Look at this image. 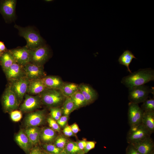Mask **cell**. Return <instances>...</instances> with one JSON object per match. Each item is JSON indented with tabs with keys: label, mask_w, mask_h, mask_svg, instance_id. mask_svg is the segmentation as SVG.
Segmentation results:
<instances>
[{
	"label": "cell",
	"mask_w": 154,
	"mask_h": 154,
	"mask_svg": "<svg viewBox=\"0 0 154 154\" xmlns=\"http://www.w3.org/2000/svg\"><path fill=\"white\" fill-rule=\"evenodd\" d=\"M154 80V70L151 68L140 69L127 76L123 77L121 83L128 89L144 85Z\"/></svg>",
	"instance_id": "6da1fadb"
},
{
	"label": "cell",
	"mask_w": 154,
	"mask_h": 154,
	"mask_svg": "<svg viewBox=\"0 0 154 154\" xmlns=\"http://www.w3.org/2000/svg\"><path fill=\"white\" fill-rule=\"evenodd\" d=\"M15 27L18 31L19 35L27 41L25 46L30 50L35 49L45 44L44 40L37 31L30 27H23L15 25Z\"/></svg>",
	"instance_id": "7a4b0ae2"
},
{
	"label": "cell",
	"mask_w": 154,
	"mask_h": 154,
	"mask_svg": "<svg viewBox=\"0 0 154 154\" xmlns=\"http://www.w3.org/2000/svg\"><path fill=\"white\" fill-rule=\"evenodd\" d=\"M42 104L49 107H57L63 103L65 97L60 90L46 88L38 95Z\"/></svg>",
	"instance_id": "3957f363"
},
{
	"label": "cell",
	"mask_w": 154,
	"mask_h": 154,
	"mask_svg": "<svg viewBox=\"0 0 154 154\" xmlns=\"http://www.w3.org/2000/svg\"><path fill=\"white\" fill-rule=\"evenodd\" d=\"M153 89L145 85L131 88L129 89L128 99L130 102L134 103H143L148 99L150 93H153Z\"/></svg>",
	"instance_id": "277c9868"
},
{
	"label": "cell",
	"mask_w": 154,
	"mask_h": 154,
	"mask_svg": "<svg viewBox=\"0 0 154 154\" xmlns=\"http://www.w3.org/2000/svg\"><path fill=\"white\" fill-rule=\"evenodd\" d=\"M1 103L3 111L5 113H10L19 107L20 102L10 86L6 89L3 93Z\"/></svg>",
	"instance_id": "5b68a950"
},
{
	"label": "cell",
	"mask_w": 154,
	"mask_h": 154,
	"mask_svg": "<svg viewBox=\"0 0 154 154\" xmlns=\"http://www.w3.org/2000/svg\"><path fill=\"white\" fill-rule=\"evenodd\" d=\"M151 134L141 123L130 127L127 135V141L129 144H132L150 137Z\"/></svg>",
	"instance_id": "8992f818"
},
{
	"label": "cell",
	"mask_w": 154,
	"mask_h": 154,
	"mask_svg": "<svg viewBox=\"0 0 154 154\" xmlns=\"http://www.w3.org/2000/svg\"><path fill=\"white\" fill-rule=\"evenodd\" d=\"M50 56V49L46 44L31 50L30 62L43 66Z\"/></svg>",
	"instance_id": "52a82bcc"
},
{
	"label": "cell",
	"mask_w": 154,
	"mask_h": 154,
	"mask_svg": "<svg viewBox=\"0 0 154 154\" xmlns=\"http://www.w3.org/2000/svg\"><path fill=\"white\" fill-rule=\"evenodd\" d=\"M30 81V80L24 76L11 82L9 86L12 90L16 94L20 103L27 92Z\"/></svg>",
	"instance_id": "ba28073f"
},
{
	"label": "cell",
	"mask_w": 154,
	"mask_h": 154,
	"mask_svg": "<svg viewBox=\"0 0 154 154\" xmlns=\"http://www.w3.org/2000/svg\"><path fill=\"white\" fill-rule=\"evenodd\" d=\"M144 112L138 104L130 102L128 104V122L130 127L141 123Z\"/></svg>",
	"instance_id": "9c48e42d"
},
{
	"label": "cell",
	"mask_w": 154,
	"mask_h": 154,
	"mask_svg": "<svg viewBox=\"0 0 154 154\" xmlns=\"http://www.w3.org/2000/svg\"><path fill=\"white\" fill-rule=\"evenodd\" d=\"M24 96L25 100L19 108L21 112H31L40 107L42 102L39 95L34 96L26 94Z\"/></svg>",
	"instance_id": "30bf717a"
},
{
	"label": "cell",
	"mask_w": 154,
	"mask_h": 154,
	"mask_svg": "<svg viewBox=\"0 0 154 154\" xmlns=\"http://www.w3.org/2000/svg\"><path fill=\"white\" fill-rule=\"evenodd\" d=\"M25 76L30 80L40 79L45 77L43 66L29 62L23 66Z\"/></svg>",
	"instance_id": "8fae6325"
},
{
	"label": "cell",
	"mask_w": 154,
	"mask_h": 154,
	"mask_svg": "<svg viewBox=\"0 0 154 154\" xmlns=\"http://www.w3.org/2000/svg\"><path fill=\"white\" fill-rule=\"evenodd\" d=\"M45 119L44 111L38 110L30 112L25 117L24 123L27 127H38L42 124Z\"/></svg>",
	"instance_id": "7c38bea8"
},
{
	"label": "cell",
	"mask_w": 154,
	"mask_h": 154,
	"mask_svg": "<svg viewBox=\"0 0 154 154\" xmlns=\"http://www.w3.org/2000/svg\"><path fill=\"white\" fill-rule=\"evenodd\" d=\"M13 56L15 61L24 66L30 62L31 58V50L24 46L16 48L9 51Z\"/></svg>",
	"instance_id": "4fadbf2b"
},
{
	"label": "cell",
	"mask_w": 154,
	"mask_h": 154,
	"mask_svg": "<svg viewBox=\"0 0 154 154\" xmlns=\"http://www.w3.org/2000/svg\"><path fill=\"white\" fill-rule=\"evenodd\" d=\"M16 2L15 0H5L1 1L0 12L7 20L11 21L14 18Z\"/></svg>",
	"instance_id": "5bb4252c"
},
{
	"label": "cell",
	"mask_w": 154,
	"mask_h": 154,
	"mask_svg": "<svg viewBox=\"0 0 154 154\" xmlns=\"http://www.w3.org/2000/svg\"><path fill=\"white\" fill-rule=\"evenodd\" d=\"M23 66L15 62L5 72L7 79L12 82L25 76Z\"/></svg>",
	"instance_id": "9a60e30c"
},
{
	"label": "cell",
	"mask_w": 154,
	"mask_h": 154,
	"mask_svg": "<svg viewBox=\"0 0 154 154\" xmlns=\"http://www.w3.org/2000/svg\"><path fill=\"white\" fill-rule=\"evenodd\" d=\"M130 144L141 154H150L154 151V141L151 137Z\"/></svg>",
	"instance_id": "2e32d148"
},
{
	"label": "cell",
	"mask_w": 154,
	"mask_h": 154,
	"mask_svg": "<svg viewBox=\"0 0 154 154\" xmlns=\"http://www.w3.org/2000/svg\"><path fill=\"white\" fill-rule=\"evenodd\" d=\"M15 142L27 153L29 154L33 148V145L24 130L21 129L15 137Z\"/></svg>",
	"instance_id": "e0dca14e"
},
{
	"label": "cell",
	"mask_w": 154,
	"mask_h": 154,
	"mask_svg": "<svg viewBox=\"0 0 154 154\" xmlns=\"http://www.w3.org/2000/svg\"><path fill=\"white\" fill-rule=\"evenodd\" d=\"M79 89L84 96L88 104L94 102L98 97L96 91L90 86L82 84L78 86Z\"/></svg>",
	"instance_id": "ac0fdd59"
},
{
	"label": "cell",
	"mask_w": 154,
	"mask_h": 154,
	"mask_svg": "<svg viewBox=\"0 0 154 154\" xmlns=\"http://www.w3.org/2000/svg\"><path fill=\"white\" fill-rule=\"evenodd\" d=\"M47 88L60 90L64 82L59 77L55 76H45L41 79Z\"/></svg>",
	"instance_id": "d6986e66"
},
{
	"label": "cell",
	"mask_w": 154,
	"mask_h": 154,
	"mask_svg": "<svg viewBox=\"0 0 154 154\" xmlns=\"http://www.w3.org/2000/svg\"><path fill=\"white\" fill-rule=\"evenodd\" d=\"M46 88L41 79L30 80L27 93L31 95H37Z\"/></svg>",
	"instance_id": "ffe728a7"
},
{
	"label": "cell",
	"mask_w": 154,
	"mask_h": 154,
	"mask_svg": "<svg viewBox=\"0 0 154 154\" xmlns=\"http://www.w3.org/2000/svg\"><path fill=\"white\" fill-rule=\"evenodd\" d=\"M141 124L151 134L154 131V111L144 112Z\"/></svg>",
	"instance_id": "44dd1931"
},
{
	"label": "cell",
	"mask_w": 154,
	"mask_h": 154,
	"mask_svg": "<svg viewBox=\"0 0 154 154\" xmlns=\"http://www.w3.org/2000/svg\"><path fill=\"white\" fill-rule=\"evenodd\" d=\"M133 58L136 59L137 58L131 51L126 50L119 56L118 61L120 64L126 66L128 71L131 73L129 65Z\"/></svg>",
	"instance_id": "7402d4cb"
},
{
	"label": "cell",
	"mask_w": 154,
	"mask_h": 154,
	"mask_svg": "<svg viewBox=\"0 0 154 154\" xmlns=\"http://www.w3.org/2000/svg\"><path fill=\"white\" fill-rule=\"evenodd\" d=\"M56 136L55 131L50 128L46 127L41 130L40 140L45 143L52 142Z\"/></svg>",
	"instance_id": "603a6c76"
},
{
	"label": "cell",
	"mask_w": 154,
	"mask_h": 154,
	"mask_svg": "<svg viewBox=\"0 0 154 154\" xmlns=\"http://www.w3.org/2000/svg\"><path fill=\"white\" fill-rule=\"evenodd\" d=\"M79 90L78 86L74 83H64L60 90L65 97H70Z\"/></svg>",
	"instance_id": "cb8c5ba5"
},
{
	"label": "cell",
	"mask_w": 154,
	"mask_h": 154,
	"mask_svg": "<svg viewBox=\"0 0 154 154\" xmlns=\"http://www.w3.org/2000/svg\"><path fill=\"white\" fill-rule=\"evenodd\" d=\"M0 60L4 72L15 62L13 56L9 51L2 53L0 56Z\"/></svg>",
	"instance_id": "d4e9b609"
},
{
	"label": "cell",
	"mask_w": 154,
	"mask_h": 154,
	"mask_svg": "<svg viewBox=\"0 0 154 154\" xmlns=\"http://www.w3.org/2000/svg\"><path fill=\"white\" fill-rule=\"evenodd\" d=\"M70 97L76 109L88 105L86 99L79 89Z\"/></svg>",
	"instance_id": "484cf974"
},
{
	"label": "cell",
	"mask_w": 154,
	"mask_h": 154,
	"mask_svg": "<svg viewBox=\"0 0 154 154\" xmlns=\"http://www.w3.org/2000/svg\"><path fill=\"white\" fill-rule=\"evenodd\" d=\"M76 109L74 104L70 97H66L63 102L62 110L64 115L68 116Z\"/></svg>",
	"instance_id": "4316f807"
},
{
	"label": "cell",
	"mask_w": 154,
	"mask_h": 154,
	"mask_svg": "<svg viewBox=\"0 0 154 154\" xmlns=\"http://www.w3.org/2000/svg\"><path fill=\"white\" fill-rule=\"evenodd\" d=\"M64 150V152L66 154H77L81 150L78 147L77 143L72 141L66 143Z\"/></svg>",
	"instance_id": "83f0119b"
},
{
	"label": "cell",
	"mask_w": 154,
	"mask_h": 154,
	"mask_svg": "<svg viewBox=\"0 0 154 154\" xmlns=\"http://www.w3.org/2000/svg\"><path fill=\"white\" fill-rule=\"evenodd\" d=\"M141 108L144 112L154 111V98L146 100L143 102Z\"/></svg>",
	"instance_id": "f1b7e54d"
},
{
	"label": "cell",
	"mask_w": 154,
	"mask_h": 154,
	"mask_svg": "<svg viewBox=\"0 0 154 154\" xmlns=\"http://www.w3.org/2000/svg\"><path fill=\"white\" fill-rule=\"evenodd\" d=\"M42 147L47 152L52 153H59L63 151V149L58 147L54 144L44 143L42 145Z\"/></svg>",
	"instance_id": "f546056e"
},
{
	"label": "cell",
	"mask_w": 154,
	"mask_h": 154,
	"mask_svg": "<svg viewBox=\"0 0 154 154\" xmlns=\"http://www.w3.org/2000/svg\"><path fill=\"white\" fill-rule=\"evenodd\" d=\"M24 131L33 145H36L39 142L40 140L35 136L32 127L26 128Z\"/></svg>",
	"instance_id": "4dcf8cb0"
},
{
	"label": "cell",
	"mask_w": 154,
	"mask_h": 154,
	"mask_svg": "<svg viewBox=\"0 0 154 154\" xmlns=\"http://www.w3.org/2000/svg\"><path fill=\"white\" fill-rule=\"evenodd\" d=\"M62 113V110L57 107L51 108L50 109V114L51 117L56 121L61 117Z\"/></svg>",
	"instance_id": "1f68e13d"
},
{
	"label": "cell",
	"mask_w": 154,
	"mask_h": 154,
	"mask_svg": "<svg viewBox=\"0 0 154 154\" xmlns=\"http://www.w3.org/2000/svg\"><path fill=\"white\" fill-rule=\"evenodd\" d=\"M10 113L11 119L12 121L15 122L19 121L22 117V112L20 110H15Z\"/></svg>",
	"instance_id": "d6a6232c"
},
{
	"label": "cell",
	"mask_w": 154,
	"mask_h": 154,
	"mask_svg": "<svg viewBox=\"0 0 154 154\" xmlns=\"http://www.w3.org/2000/svg\"><path fill=\"white\" fill-rule=\"evenodd\" d=\"M67 140L65 137L60 136L55 140L54 145L58 147L63 149L67 143Z\"/></svg>",
	"instance_id": "836d02e7"
},
{
	"label": "cell",
	"mask_w": 154,
	"mask_h": 154,
	"mask_svg": "<svg viewBox=\"0 0 154 154\" xmlns=\"http://www.w3.org/2000/svg\"><path fill=\"white\" fill-rule=\"evenodd\" d=\"M47 121L50 128L55 131L59 132L60 129L59 126L56 120L51 117H48Z\"/></svg>",
	"instance_id": "e575fe53"
},
{
	"label": "cell",
	"mask_w": 154,
	"mask_h": 154,
	"mask_svg": "<svg viewBox=\"0 0 154 154\" xmlns=\"http://www.w3.org/2000/svg\"><path fill=\"white\" fill-rule=\"evenodd\" d=\"M96 142L94 141H87L86 146L84 149V152L87 153L91 150L94 149L96 145Z\"/></svg>",
	"instance_id": "d590c367"
},
{
	"label": "cell",
	"mask_w": 154,
	"mask_h": 154,
	"mask_svg": "<svg viewBox=\"0 0 154 154\" xmlns=\"http://www.w3.org/2000/svg\"><path fill=\"white\" fill-rule=\"evenodd\" d=\"M68 119V116L64 115L61 116L60 118L57 121V122L59 126L60 127H63L64 126L66 123Z\"/></svg>",
	"instance_id": "8d00e7d4"
},
{
	"label": "cell",
	"mask_w": 154,
	"mask_h": 154,
	"mask_svg": "<svg viewBox=\"0 0 154 154\" xmlns=\"http://www.w3.org/2000/svg\"><path fill=\"white\" fill-rule=\"evenodd\" d=\"M126 154H141L131 144H129L126 149Z\"/></svg>",
	"instance_id": "74e56055"
},
{
	"label": "cell",
	"mask_w": 154,
	"mask_h": 154,
	"mask_svg": "<svg viewBox=\"0 0 154 154\" xmlns=\"http://www.w3.org/2000/svg\"><path fill=\"white\" fill-rule=\"evenodd\" d=\"M63 132L66 136L70 137L72 136L74 133L73 132L70 126H66L63 129Z\"/></svg>",
	"instance_id": "f35d334b"
},
{
	"label": "cell",
	"mask_w": 154,
	"mask_h": 154,
	"mask_svg": "<svg viewBox=\"0 0 154 154\" xmlns=\"http://www.w3.org/2000/svg\"><path fill=\"white\" fill-rule=\"evenodd\" d=\"M70 127L74 133L76 134L80 130L78 125L74 123L70 126Z\"/></svg>",
	"instance_id": "ab89813d"
},
{
	"label": "cell",
	"mask_w": 154,
	"mask_h": 154,
	"mask_svg": "<svg viewBox=\"0 0 154 154\" xmlns=\"http://www.w3.org/2000/svg\"><path fill=\"white\" fill-rule=\"evenodd\" d=\"M87 141L84 140L79 141L77 143L79 148L80 150L84 149L86 144Z\"/></svg>",
	"instance_id": "60d3db41"
},
{
	"label": "cell",
	"mask_w": 154,
	"mask_h": 154,
	"mask_svg": "<svg viewBox=\"0 0 154 154\" xmlns=\"http://www.w3.org/2000/svg\"><path fill=\"white\" fill-rule=\"evenodd\" d=\"M40 150L38 147L35 146L33 147L29 154H39Z\"/></svg>",
	"instance_id": "b9f144b4"
},
{
	"label": "cell",
	"mask_w": 154,
	"mask_h": 154,
	"mask_svg": "<svg viewBox=\"0 0 154 154\" xmlns=\"http://www.w3.org/2000/svg\"><path fill=\"white\" fill-rule=\"evenodd\" d=\"M6 50L5 46L3 43L0 41V51L2 52L5 51Z\"/></svg>",
	"instance_id": "7bdbcfd3"
},
{
	"label": "cell",
	"mask_w": 154,
	"mask_h": 154,
	"mask_svg": "<svg viewBox=\"0 0 154 154\" xmlns=\"http://www.w3.org/2000/svg\"><path fill=\"white\" fill-rule=\"evenodd\" d=\"M46 154H66V153H65L64 152H63H63H62L61 153H57V154L52 153H48V152H46Z\"/></svg>",
	"instance_id": "ee69618b"
},
{
	"label": "cell",
	"mask_w": 154,
	"mask_h": 154,
	"mask_svg": "<svg viewBox=\"0 0 154 154\" xmlns=\"http://www.w3.org/2000/svg\"><path fill=\"white\" fill-rule=\"evenodd\" d=\"M39 154H46V153L40 150Z\"/></svg>",
	"instance_id": "f6af8a7d"
},
{
	"label": "cell",
	"mask_w": 154,
	"mask_h": 154,
	"mask_svg": "<svg viewBox=\"0 0 154 154\" xmlns=\"http://www.w3.org/2000/svg\"><path fill=\"white\" fill-rule=\"evenodd\" d=\"M52 1V0H45V1H46V2H50V1Z\"/></svg>",
	"instance_id": "bcb514c9"
},
{
	"label": "cell",
	"mask_w": 154,
	"mask_h": 154,
	"mask_svg": "<svg viewBox=\"0 0 154 154\" xmlns=\"http://www.w3.org/2000/svg\"><path fill=\"white\" fill-rule=\"evenodd\" d=\"M150 154H154V151H153Z\"/></svg>",
	"instance_id": "7dc6e473"
},
{
	"label": "cell",
	"mask_w": 154,
	"mask_h": 154,
	"mask_svg": "<svg viewBox=\"0 0 154 154\" xmlns=\"http://www.w3.org/2000/svg\"><path fill=\"white\" fill-rule=\"evenodd\" d=\"M2 52H1L0 51V56H1V54H2Z\"/></svg>",
	"instance_id": "c3c4849f"
},
{
	"label": "cell",
	"mask_w": 154,
	"mask_h": 154,
	"mask_svg": "<svg viewBox=\"0 0 154 154\" xmlns=\"http://www.w3.org/2000/svg\"><path fill=\"white\" fill-rule=\"evenodd\" d=\"M82 154H84V153H82Z\"/></svg>",
	"instance_id": "681fc988"
}]
</instances>
